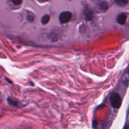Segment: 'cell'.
I'll return each mask as SVG.
<instances>
[{
  "instance_id": "cell-1",
  "label": "cell",
  "mask_w": 129,
  "mask_h": 129,
  "mask_svg": "<svg viewBox=\"0 0 129 129\" xmlns=\"http://www.w3.org/2000/svg\"><path fill=\"white\" fill-rule=\"evenodd\" d=\"M110 103L113 108H120L122 104V99L119 94L116 92H113L110 96Z\"/></svg>"
},
{
  "instance_id": "cell-2",
  "label": "cell",
  "mask_w": 129,
  "mask_h": 129,
  "mask_svg": "<svg viewBox=\"0 0 129 129\" xmlns=\"http://www.w3.org/2000/svg\"><path fill=\"white\" fill-rule=\"evenodd\" d=\"M72 18V13L70 11H63L59 15V21L62 24L69 22Z\"/></svg>"
},
{
  "instance_id": "cell-3",
  "label": "cell",
  "mask_w": 129,
  "mask_h": 129,
  "mask_svg": "<svg viewBox=\"0 0 129 129\" xmlns=\"http://www.w3.org/2000/svg\"><path fill=\"white\" fill-rule=\"evenodd\" d=\"M94 12H93V10L90 8L85 7L84 10V15L85 16L86 20L88 21H90L93 19L94 17Z\"/></svg>"
},
{
  "instance_id": "cell-4",
  "label": "cell",
  "mask_w": 129,
  "mask_h": 129,
  "mask_svg": "<svg viewBox=\"0 0 129 129\" xmlns=\"http://www.w3.org/2000/svg\"><path fill=\"white\" fill-rule=\"evenodd\" d=\"M127 15L126 13H120L117 18V23H118V24H120V25H124L126 22V20H127Z\"/></svg>"
},
{
  "instance_id": "cell-5",
  "label": "cell",
  "mask_w": 129,
  "mask_h": 129,
  "mask_svg": "<svg viewBox=\"0 0 129 129\" xmlns=\"http://www.w3.org/2000/svg\"><path fill=\"white\" fill-rule=\"evenodd\" d=\"M109 5L107 1H102L99 5V9L102 12H105L108 10Z\"/></svg>"
},
{
  "instance_id": "cell-6",
  "label": "cell",
  "mask_w": 129,
  "mask_h": 129,
  "mask_svg": "<svg viewBox=\"0 0 129 129\" xmlns=\"http://www.w3.org/2000/svg\"><path fill=\"white\" fill-rule=\"evenodd\" d=\"M115 3L119 6H125L128 4V0H115Z\"/></svg>"
},
{
  "instance_id": "cell-7",
  "label": "cell",
  "mask_w": 129,
  "mask_h": 129,
  "mask_svg": "<svg viewBox=\"0 0 129 129\" xmlns=\"http://www.w3.org/2000/svg\"><path fill=\"white\" fill-rule=\"evenodd\" d=\"M50 17L49 15H45L44 16H42V20H41L42 23L43 25H45V24H47L48 22H49V20H50Z\"/></svg>"
},
{
  "instance_id": "cell-8",
  "label": "cell",
  "mask_w": 129,
  "mask_h": 129,
  "mask_svg": "<svg viewBox=\"0 0 129 129\" xmlns=\"http://www.w3.org/2000/svg\"><path fill=\"white\" fill-rule=\"evenodd\" d=\"M11 1H12V2L15 5H20V4L21 3V2H22V0H11Z\"/></svg>"
},
{
  "instance_id": "cell-9",
  "label": "cell",
  "mask_w": 129,
  "mask_h": 129,
  "mask_svg": "<svg viewBox=\"0 0 129 129\" xmlns=\"http://www.w3.org/2000/svg\"><path fill=\"white\" fill-rule=\"evenodd\" d=\"M8 100L9 103H10V105H14V106H17V104H16V103L15 102V101H13L12 100L10 99V98H8Z\"/></svg>"
},
{
  "instance_id": "cell-10",
  "label": "cell",
  "mask_w": 129,
  "mask_h": 129,
  "mask_svg": "<svg viewBox=\"0 0 129 129\" xmlns=\"http://www.w3.org/2000/svg\"><path fill=\"white\" fill-rule=\"evenodd\" d=\"M27 19L29 21L32 22V21L34 20V17L33 16H31V15H28V16H27Z\"/></svg>"
},
{
  "instance_id": "cell-11",
  "label": "cell",
  "mask_w": 129,
  "mask_h": 129,
  "mask_svg": "<svg viewBox=\"0 0 129 129\" xmlns=\"http://www.w3.org/2000/svg\"><path fill=\"white\" fill-rule=\"evenodd\" d=\"M43 1H44V0H43Z\"/></svg>"
}]
</instances>
